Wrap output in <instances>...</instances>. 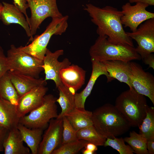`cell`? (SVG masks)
I'll list each match as a JSON object with an SVG mask.
<instances>
[{"label":"cell","mask_w":154,"mask_h":154,"mask_svg":"<svg viewBox=\"0 0 154 154\" xmlns=\"http://www.w3.org/2000/svg\"><path fill=\"white\" fill-rule=\"evenodd\" d=\"M78 139H83L97 146H104L106 138L97 130L93 125L81 129L76 131Z\"/></svg>","instance_id":"26"},{"label":"cell","mask_w":154,"mask_h":154,"mask_svg":"<svg viewBox=\"0 0 154 154\" xmlns=\"http://www.w3.org/2000/svg\"><path fill=\"white\" fill-rule=\"evenodd\" d=\"M146 96L133 88L124 91L116 99L115 106L131 127H139L149 106Z\"/></svg>","instance_id":"4"},{"label":"cell","mask_w":154,"mask_h":154,"mask_svg":"<svg viewBox=\"0 0 154 154\" xmlns=\"http://www.w3.org/2000/svg\"><path fill=\"white\" fill-rule=\"evenodd\" d=\"M94 152L89 151L86 149H85L82 151L83 154H94Z\"/></svg>","instance_id":"39"},{"label":"cell","mask_w":154,"mask_h":154,"mask_svg":"<svg viewBox=\"0 0 154 154\" xmlns=\"http://www.w3.org/2000/svg\"><path fill=\"white\" fill-rule=\"evenodd\" d=\"M92 112L85 109L75 108L66 114V116L77 131L82 128L93 125Z\"/></svg>","instance_id":"23"},{"label":"cell","mask_w":154,"mask_h":154,"mask_svg":"<svg viewBox=\"0 0 154 154\" xmlns=\"http://www.w3.org/2000/svg\"><path fill=\"white\" fill-rule=\"evenodd\" d=\"M68 18L67 15L52 18L42 33L35 36L30 44L24 46H21L19 48L22 51L42 60L51 38L54 35H61L66 31L68 27Z\"/></svg>","instance_id":"5"},{"label":"cell","mask_w":154,"mask_h":154,"mask_svg":"<svg viewBox=\"0 0 154 154\" xmlns=\"http://www.w3.org/2000/svg\"><path fill=\"white\" fill-rule=\"evenodd\" d=\"M31 11L29 27L31 37L29 42L33 39L37 29L46 18H60L63 16L58 9L56 0H26Z\"/></svg>","instance_id":"8"},{"label":"cell","mask_w":154,"mask_h":154,"mask_svg":"<svg viewBox=\"0 0 154 154\" xmlns=\"http://www.w3.org/2000/svg\"><path fill=\"white\" fill-rule=\"evenodd\" d=\"M7 56L10 68L13 70L39 78L43 70V61L21 50L14 44L11 45Z\"/></svg>","instance_id":"6"},{"label":"cell","mask_w":154,"mask_h":154,"mask_svg":"<svg viewBox=\"0 0 154 154\" xmlns=\"http://www.w3.org/2000/svg\"><path fill=\"white\" fill-rule=\"evenodd\" d=\"M88 142L83 139H78L75 141L63 144L54 150L51 154H75L84 147Z\"/></svg>","instance_id":"29"},{"label":"cell","mask_w":154,"mask_h":154,"mask_svg":"<svg viewBox=\"0 0 154 154\" xmlns=\"http://www.w3.org/2000/svg\"><path fill=\"white\" fill-rule=\"evenodd\" d=\"M45 85L35 87L19 97L16 106L18 116L20 118L26 115L41 106L48 90Z\"/></svg>","instance_id":"14"},{"label":"cell","mask_w":154,"mask_h":154,"mask_svg":"<svg viewBox=\"0 0 154 154\" xmlns=\"http://www.w3.org/2000/svg\"><path fill=\"white\" fill-rule=\"evenodd\" d=\"M64 52L62 49L52 52L47 48L42 60L43 68L45 75L44 80H53L56 88L62 84L59 77L60 71L71 64L67 58H64L62 62L58 60L59 57L63 55Z\"/></svg>","instance_id":"13"},{"label":"cell","mask_w":154,"mask_h":154,"mask_svg":"<svg viewBox=\"0 0 154 154\" xmlns=\"http://www.w3.org/2000/svg\"><path fill=\"white\" fill-rule=\"evenodd\" d=\"M59 97L56 102L59 104L61 112L58 115V118L62 119L65 115L75 108L74 95L76 93L70 90L62 84L57 88Z\"/></svg>","instance_id":"24"},{"label":"cell","mask_w":154,"mask_h":154,"mask_svg":"<svg viewBox=\"0 0 154 154\" xmlns=\"http://www.w3.org/2000/svg\"><path fill=\"white\" fill-rule=\"evenodd\" d=\"M84 147L85 149L94 153L98 149L97 146L90 142L87 143Z\"/></svg>","instance_id":"38"},{"label":"cell","mask_w":154,"mask_h":154,"mask_svg":"<svg viewBox=\"0 0 154 154\" xmlns=\"http://www.w3.org/2000/svg\"><path fill=\"white\" fill-rule=\"evenodd\" d=\"M0 14V20L4 24L8 25L18 24L24 29L28 37H31V30L28 22L24 14L14 5L3 2Z\"/></svg>","instance_id":"18"},{"label":"cell","mask_w":154,"mask_h":154,"mask_svg":"<svg viewBox=\"0 0 154 154\" xmlns=\"http://www.w3.org/2000/svg\"><path fill=\"white\" fill-rule=\"evenodd\" d=\"M130 3H141L148 5L149 6L154 5V0H128Z\"/></svg>","instance_id":"37"},{"label":"cell","mask_w":154,"mask_h":154,"mask_svg":"<svg viewBox=\"0 0 154 154\" xmlns=\"http://www.w3.org/2000/svg\"><path fill=\"white\" fill-rule=\"evenodd\" d=\"M10 70L8 61L4 50L0 46V78Z\"/></svg>","instance_id":"32"},{"label":"cell","mask_w":154,"mask_h":154,"mask_svg":"<svg viewBox=\"0 0 154 154\" xmlns=\"http://www.w3.org/2000/svg\"><path fill=\"white\" fill-rule=\"evenodd\" d=\"M62 119V138L61 145L78 140L77 136L76 131L68 119L65 116Z\"/></svg>","instance_id":"31"},{"label":"cell","mask_w":154,"mask_h":154,"mask_svg":"<svg viewBox=\"0 0 154 154\" xmlns=\"http://www.w3.org/2000/svg\"><path fill=\"white\" fill-rule=\"evenodd\" d=\"M56 99L51 94L46 95L43 103L28 115L20 117L19 123L30 128L43 129L51 119L58 116Z\"/></svg>","instance_id":"7"},{"label":"cell","mask_w":154,"mask_h":154,"mask_svg":"<svg viewBox=\"0 0 154 154\" xmlns=\"http://www.w3.org/2000/svg\"><path fill=\"white\" fill-rule=\"evenodd\" d=\"M140 134L147 141L154 139V108L148 107L146 115L139 127Z\"/></svg>","instance_id":"27"},{"label":"cell","mask_w":154,"mask_h":154,"mask_svg":"<svg viewBox=\"0 0 154 154\" xmlns=\"http://www.w3.org/2000/svg\"><path fill=\"white\" fill-rule=\"evenodd\" d=\"M130 62L113 60L101 62L105 66L112 81L116 79L125 83L129 89H131L133 88L130 78L131 71Z\"/></svg>","instance_id":"17"},{"label":"cell","mask_w":154,"mask_h":154,"mask_svg":"<svg viewBox=\"0 0 154 154\" xmlns=\"http://www.w3.org/2000/svg\"><path fill=\"white\" fill-rule=\"evenodd\" d=\"M13 1L14 6L24 14L29 25V18L28 17L26 11L27 9L29 8L26 0H13Z\"/></svg>","instance_id":"33"},{"label":"cell","mask_w":154,"mask_h":154,"mask_svg":"<svg viewBox=\"0 0 154 154\" xmlns=\"http://www.w3.org/2000/svg\"><path fill=\"white\" fill-rule=\"evenodd\" d=\"M130 76L133 88L138 93L148 97L154 105V77L145 72L139 64L130 62Z\"/></svg>","instance_id":"11"},{"label":"cell","mask_w":154,"mask_h":154,"mask_svg":"<svg viewBox=\"0 0 154 154\" xmlns=\"http://www.w3.org/2000/svg\"><path fill=\"white\" fill-rule=\"evenodd\" d=\"M20 118L16 106L0 98V125L9 131L17 128Z\"/></svg>","instance_id":"20"},{"label":"cell","mask_w":154,"mask_h":154,"mask_svg":"<svg viewBox=\"0 0 154 154\" xmlns=\"http://www.w3.org/2000/svg\"><path fill=\"white\" fill-rule=\"evenodd\" d=\"M147 149L149 154H154V139L147 141Z\"/></svg>","instance_id":"36"},{"label":"cell","mask_w":154,"mask_h":154,"mask_svg":"<svg viewBox=\"0 0 154 154\" xmlns=\"http://www.w3.org/2000/svg\"><path fill=\"white\" fill-rule=\"evenodd\" d=\"M86 73L78 66L70 65L60 71L59 77L64 86L76 93L85 84Z\"/></svg>","instance_id":"16"},{"label":"cell","mask_w":154,"mask_h":154,"mask_svg":"<svg viewBox=\"0 0 154 154\" xmlns=\"http://www.w3.org/2000/svg\"><path fill=\"white\" fill-rule=\"evenodd\" d=\"M126 33L136 42L137 46L136 49L141 59L154 52V18L144 22L135 32Z\"/></svg>","instance_id":"9"},{"label":"cell","mask_w":154,"mask_h":154,"mask_svg":"<svg viewBox=\"0 0 154 154\" xmlns=\"http://www.w3.org/2000/svg\"><path fill=\"white\" fill-rule=\"evenodd\" d=\"M47 129L42 137L37 154H51L62 144V119L50 120Z\"/></svg>","instance_id":"12"},{"label":"cell","mask_w":154,"mask_h":154,"mask_svg":"<svg viewBox=\"0 0 154 154\" xmlns=\"http://www.w3.org/2000/svg\"><path fill=\"white\" fill-rule=\"evenodd\" d=\"M125 141L122 137L113 138H107L104 146H109L118 151L120 154H133L134 151L129 145L125 144Z\"/></svg>","instance_id":"30"},{"label":"cell","mask_w":154,"mask_h":154,"mask_svg":"<svg viewBox=\"0 0 154 154\" xmlns=\"http://www.w3.org/2000/svg\"><path fill=\"white\" fill-rule=\"evenodd\" d=\"M92 112L93 125L106 138L123 135L131 127L115 106L111 104H106Z\"/></svg>","instance_id":"2"},{"label":"cell","mask_w":154,"mask_h":154,"mask_svg":"<svg viewBox=\"0 0 154 154\" xmlns=\"http://www.w3.org/2000/svg\"><path fill=\"white\" fill-rule=\"evenodd\" d=\"M23 141L17 128L9 131L4 143L5 154H30L29 148L23 145Z\"/></svg>","instance_id":"21"},{"label":"cell","mask_w":154,"mask_h":154,"mask_svg":"<svg viewBox=\"0 0 154 154\" xmlns=\"http://www.w3.org/2000/svg\"><path fill=\"white\" fill-rule=\"evenodd\" d=\"M89 14L92 22L97 26L99 36H106L108 40L115 44H127L134 46L132 39L124 30L121 20V11L110 6L102 8L91 4L84 9Z\"/></svg>","instance_id":"1"},{"label":"cell","mask_w":154,"mask_h":154,"mask_svg":"<svg viewBox=\"0 0 154 154\" xmlns=\"http://www.w3.org/2000/svg\"><path fill=\"white\" fill-rule=\"evenodd\" d=\"M17 128L23 140L31 151V154H37L39 145L42 139L43 129L30 128L19 123Z\"/></svg>","instance_id":"22"},{"label":"cell","mask_w":154,"mask_h":154,"mask_svg":"<svg viewBox=\"0 0 154 154\" xmlns=\"http://www.w3.org/2000/svg\"><path fill=\"white\" fill-rule=\"evenodd\" d=\"M8 72L19 97L36 86L46 84L42 78H36L13 70H9Z\"/></svg>","instance_id":"19"},{"label":"cell","mask_w":154,"mask_h":154,"mask_svg":"<svg viewBox=\"0 0 154 154\" xmlns=\"http://www.w3.org/2000/svg\"><path fill=\"white\" fill-rule=\"evenodd\" d=\"M149 5L137 3L132 5L129 2L123 5L121 11L122 15L121 20L125 27H128L132 32L135 31L138 26L146 21L154 18V13L147 11Z\"/></svg>","instance_id":"10"},{"label":"cell","mask_w":154,"mask_h":154,"mask_svg":"<svg viewBox=\"0 0 154 154\" xmlns=\"http://www.w3.org/2000/svg\"><path fill=\"white\" fill-rule=\"evenodd\" d=\"M141 59L145 64L149 66L148 68L154 69V55L153 53L145 56Z\"/></svg>","instance_id":"35"},{"label":"cell","mask_w":154,"mask_h":154,"mask_svg":"<svg viewBox=\"0 0 154 154\" xmlns=\"http://www.w3.org/2000/svg\"><path fill=\"white\" fill-rule=\"evenodd\" d=\"M0 98L16 106L17 104L19 96L8 72L0 78Z\"/></svg>","instance_id":"25"},{"label":"cell","mask_w":154,"mask_h":154,"mask_svg":"<svg viewBox=\"0 0 154 154\" xmlns=\"http://www.w3.org/2000/svg\"><path fill=\"white\" fill-rule=\"evenodd\" d=\"M2 5L0 4V12H1V8H2Z\"/></svg>","instance_id":"40"},{"label":"cell","mask_w":154,"mask_h":154,"mask_svg":"<svg viewBox=\"0 0 154 154\" xmlns=\"http://www.w3.org/2000/svg\"><path fill=\"white\" fill-rule=\"evenodd\" d=\"M9 130L0 125V152L4 151L3 143Z\"/></svg>","instance_id":"34"},{"label":"cell","mask_w":154,"mask_h":154,"mask_svg":"<svg viewBox=\"0 0 154 154\" xmlns=\"http://www.w3.org/2000/svg\"><path fill=\"white\" fill-rule=\"evenodd\" d=\"M91 60L92 70L89 81L83 90L79 93H76L74 94V102L76 108L85 109L86 100L90 94L96 80L100 76L105 75L108 82L112 81L104 64L99 61L93 59Z\"/></svg>","instance_id":"15"},{"label":"cell","mask_w":154,"mask_h":154,"mask_svg":"<svg viewBox=\"0 0 154 154\" xmlns=\"http://www.w3.org/2000/svg\"><path fill=\"white\" fill-rule=\"evenodd\" d=\"M137 154H149L147 149V140L142 134L134 131L130 132L129 137L123 139Z\"/></svg>","instance_id":"28"},{"label":"cell","mask_w":154,"mask_h":154,"mask_svg":"<svg viewBox=\"0 0 154 154\" xmlns=\"http://www.w3.org/2000/svg\"><path fill=\"white\" fill-rule=\"evenodd\" d=\"M106 36H99L90 47L91 59L100 62L119 60L126 62L141 59L136 48L127 44H115L110 42Z\"/></svg>","instance_id":"3"}]
</instances>
